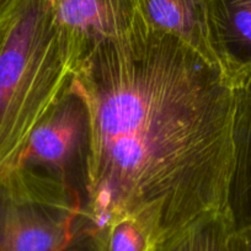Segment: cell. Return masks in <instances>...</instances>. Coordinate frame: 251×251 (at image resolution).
I'll use <instances>...</instances> for the list:
<instances>
[{"mask_svg": "<svg viewBox=\"0 0 251 251\" xmlns=\"http://www.w3.org/2000/svg\"><path fill=\"white\" fill-rule=\"evenodd\" d=\"M72 85L90 117L93 235L127 216L156 244L204 214L229 211L234 86L218 67L142 18L94 46Z\"/></svg>", "mask_w": 251, "mask_h": 251, "instance_id": "cell-1", "label": "cell"}, {"mask_svg": "<svg viewBox=\"0 0 251 251\" xmlns=\"http://www.w3.org/2000/svg\"><path fill=\"white\" fill-rule=\"evenodd\" d=\"M74 69L52 0H15L0 18V176L19 165Z\"/></svg>", "mask_w": 251, "mask_h": 251, "instance_id": "cell-2", "label": "cell"}, {"mask_svg": "<svg viewBox=\"0 0 251 251\" xmlns=\"http://www.w3.org/2000/svg\"><path fill=\"white\" fill-rule=\"evenodd\" d=\"M0 251H94L85 200L45 171L0 176Z\"/></svg>", "mask_w": 251, "mask_h": 251, "instance_id": "cell-3", "label": "cell"}, {"mask_svg": "<svg viewBox=\"0 0 251 251\" xmlns=\"http://www.w3.org/2000/svg\"><path fill=\"white\" fill-rule=\"evenodd\" d=\"M89 136L88 106L71 83L32 132L18 166L54 176L75 188L86 204Z\"/></svg>", "mask_w": 251, "mask_h": 251, "instance_id": "cell-4", "label": "cell"}, {"mask_svg": "<svg viewBox=\"0 0 251 251\" xmlns=\"http://www.w3.org/2000/svg\"><path fill=\"white\" fill-rule=\"evenodd\" d=\"M52 5L75 67L94 46L120 37L142 20L139 0H52Z\"/></svg>", "mask_w": 251, "mask_h": 251, "instance_id": "cell-5", "label": "cell"}, {"mask_svg": "<svg viewBox=\"0 0 251 251\" xmlns=\"http://www.w3.org/2000/svg\"><path fill=\"white\" fill-rule=\"evenodd\" d=\"M212 52L233 86L251 71V0H208Z\"/></svg>", "mask_w": 251, "mask_h": 251, "instance_id": "cell-6", "label": "cell"}, {"mask_svg": "<svg viewBox=\"0 0 251 251\" xmlns=\"http://www.w3.org/2000/svg\"><path fill=\"white\" fill-rule=\"evenodd\" d=\"M139 6L149 27L177 38L218 67L209 42L208 0H139Z\"/></svg>", "mask_w": 251, "mask_h": 251, "instance_id": "cell-7", "label": "cell"}, {"mask_svg": "<svg viewBox=\"0 0 251 251\" xmlns=\"http://www.w3.org/2000/svg\"><path fill=\"white\" fill-rule=\"evenodd\" d=\"M234 170L229 211L235 226L251 221V71L234 85Z\"/></svg>", "mask_w": 251, "mask_h": 251, "instance_id": "cell-8", "label": "cell"}, {"mask_svg": "<svg viewBox=\"0 0 251 251\" xmlns=\"http://www.w3.org/2000/svg\"><path fill=\"white\" fill-rule=\"evenodd\" d=\"M234 228L229 211L204 214L159 240L151 251H229Z\"/></svg>", "mask_w": 251, "mask_h": 251, "instance_id": "cell-9", "label": "cell"}, {"mask_svg": "<svg viewBox=\"0 0 251 251\" xmlns=\"http://www.w3.org/2000/svg\"><path fill=\"white\" fill-rule=\"evenodd\" d=\"M94 251H151L153 236L132 217H118L93 235Z\"/></svg>", "mask_w": 251, "mask_h": 251, "instance_id": "cell-10", "label": "cell"}, {"mask_svg": "<svg viewBox=\"0 0 251 251\" xmlns=\"http://www.w3.org/2000/svg\"><path fill=\"white\" fill-rule=\"evenodd\" d=\"M229 251H251V221L235 226L229 240Z\"/></svg>", "mask_w": 251, "mask_h": 251, "instance_id": "cell-11", "label": "cell"}, {"mask_svg": "<svg viewBox=\"0 0 251 251\" xmlns=\"http://www.w3.org/2000/svg\"><path fill=\"white\" fill-rule=\"evenodd\" d=\"M15 0H0V18L8 11V9L13 5Z\"/></svg>", "mask_w": 251, "mask_h": 251, "instance_id": "cell-12", "label": "cell"}]
</instances>
